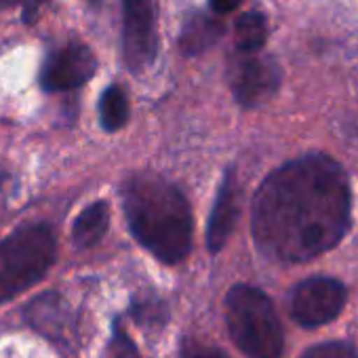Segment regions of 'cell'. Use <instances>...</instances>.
Wrapping results in <instances>:
<instances>
[{
	"label": "cell",
	"instance_id": "obj_1",
	"mask_svg": "<svg viewBox=\"0 0 358 358\" xmlns=\"http://www.w3.org/2000/svg\"><path fill=\"white\" fill-rule=\"evenodd\" d=\"M348 173L324 154H306L266 177L253 199V241L282 264H301L333 249L350 228Z\"/></svg>",
	"mask_w": 358,
	"mask_h": 358
},
{
	"label": "cell",
	"instance_id": "obj_2",
	"mask_svg": "<svg viewBox=\"0 0 358 358\" xmlns=\"http://www.w3.org/2000/svg\"><path fill=\"white\" fill-rule=\"evenodd\" d=\"M131 234L154 257L179 264L192 249V209L186 196L158 175H133L120 188Z\"/></svg>",
	"mask_w": 358,
	"mask_h": 358
},
{
	"label": "cell",
	"instance_id": "obj_3",
	"mask_svg": "<svg viewBox=\"0 0 358 358\" xmlns=\"http://www.w3.org/2000/svg\"><path fill=\"white\" fill-rule=\"evenodd\" d=\"M226 324L230 337L249 358H280L285 333L270 297L251 287L234 285L226 295Z\"/></svg>",
	"mask_w": 358,
	"mask_h": 358
},
{
	"label": "cell",
	"instance_id": "obj_4",
	"mask_svg": "<svg viewBox=\"0 0 358 358\" xmlns=\"http://www.w3.org/2000/svg\"><path fill=\"white\" fill-rule=\"evenodd\" d=\"M55 234L49 226H24L0 241V303L34 287L53 266Z\"/></svg>",
	"mask_w": 358,
	"mask_h": 358
},
{
	"label": "cell",
	"instance_id": "obj_5",
	"mask_svg": "<svg viewBox=\"0 0 358 358\" xmlns=\"http://www.w3.org/2000/svg\"><path fill=\"white\" fill-rule=\"evenodd\" d=\"M345 301L348 291L343 282L329 276H314L293 287L289 310L297 324L314 329L335 320L345 308Z\"/></svg>",
	"mask_w": 358,
	"mask_h": 358
},
{
	"label": "cell",
	"instance_id": "obj_6",
	"mask_svg": "<svg viewBox=\"0 0 358 358\" xmlns=\"http://www.w3.org/2000/svg\"><path fill=\"white\" fill-rule=\"evenodd\" d=\"M156 5L154 0H122V53L133 72L156 59Z\"/></svg>",
	"mask_w": 358,
	"mask_h": 358
},
{
	"label": "cell",
	"instance_id": "obj_7",
	"mask_svg": "<svg viewBox=\"0 0 358 358\" xmlns=\"http://www.w3.org/2000/svg\"><path fill=\"white\" fill-rule=\"evenodd\" d=\"M280 85V68L274 57L241 53L230 66V87L243 108H255L268 101Z\"/></svg>",
	"mask_w": 358,
	"mask_h": 358
},
{
	"label": "cell",
	"instance_id": "obj_8",
	"mask_svg": "<svg viewBox=\"0 0 358 358\" xmlns=\"http://www.w3.org/2000/svg\"><path fill=\"white\" fill-rule=\"evenodd\" d=\"M97 68L95 55L89 47L72 43L51 53L41 72V87L45 91H72L93 78Z\"/></svg>",
	"mask_w": 358,
	"mask_h": 358
},
{
	"label": "cell",
	"instance_id": "obj_9",
	"mask_svg": "<svg viewBox=\"0 0 358 358\" xmlns=\"http://www.w3.org/2000/svg\"><path fill=\"white\" fill-rule=\"evenodd\" d=\"M238 205H241V190L236 184V175L234 171H228L222 179V186L217 190V199L207 226V247L211 253H220L226 247L241 213Z\"/></svg>",
	"mask_w": 358,
	"mask_h": 358
},
{
	"label": "cell",
	"instance_id": "obj_10",
	"mask_svg": "<svg viewBox=\"0 0 358 358\" xmlns=\"http://www.w3.org/2000/svg\"><path fill=\"white\" fill-rule=\"evenodd\" d=\"M110 226V207L106 201H97L91 207H87L72 226V241L80 249H89L97 245Z\"/></svg>",
	"mask_w": 358,
	"mask_h": 358
},
{
	"label": "cell",
	"instance_id": "obj_11",
	"mask_svg": "<svg viewBox=\"0 0 358 358\" xmlns=\"http://www.w3.org/2000/svg\"><path fill=\"white\" fill-rule=\"evenodd\" d=\"M222 34H224V26L217 20L196 13L186 22L182 30V38H179V47H182L184 55H199L211 49Z\"/></svg>",
	"mask_w": 358,
	"mask_h": 358
},
{
	"label": "cell",
	"instance_id": "obj_12",
	"mask_svg": "<svg viewBox=\"0 0 358 358\" xmlns=\"http://www.w3.org/2000/svg\"><path fill=\"white\" fill-rule=\"evenodd\" d=\"M234 34H236V47H238L241 53H259L262 47L268 41L266 17L262 13H257V11L243 13L236 20Z\"/></svg>",
	"mask_w": 358,
	"mask_h": 358
},
{
	"label": "cell",
	"instance_id": "obj_13",
	"mask_svg": "<svg viewBox=\"0 0 358 358\" xmlns=\"http://www.w3.org/2000/svg\"><path fill=\"white\" fill-rule=\"evenodd\" d=\"M99 116H101V127L108 133H114L127 124L129 99H127V93L118 85H112L103 91L99 99Z\"/></svg>",
	"mask_w": 358,
	"mask_h": 358
},
{
	"label": "cell",
	"instance_id": "obj_14",
	"mask_svg": "<svg viewBox=\"0 0 358 358\" xmlns=\"http://www.w3.org/2000/svg\"><path fill=\"white\" fill-rule=\"evenodd\" d=\"M299 358H358V352L348 341H324L310 345Z\"/></svg>",
	"mask_w": 358,
	"mask_h": 358
},
{
	"label": "cell",
	"instance_id": "obj_15",
	"mask_svg": "<svg viewBox=\"0 0 358 358\" xmlns=\"http://www.w3.org/2000/svg\"><path fill=\"white\" fill-rule=\"evenodd\" d=\"M112 358H139V352H137L135 343L122 331H116L114 333V339H112Z\"/></svg>",
	"mask_w": 358,
	"mask_h": 358
},
{
	"label": "cell",
	"instance_id": "obj_16",
	"mask_svg": "<svg viewBox=\"0 0 358 358\" xmlns=\"http://www.w3.org/2000/svg\"><path fill=\"white\" fill-rule=\"evenodd\" d=\"M182 358H228L220 348H213V345H203V343H196V341H190L186 343L184 352H182Z\"/></svg>",
	"mask_w": 358,
	"mask_h": 358
},
{
	"label": "cell",
	"instance_id": "obj_17",
	"mask_svg": "<svg viewBox=\"0 0 358 358\" xmlns=\"http://www.w3.org/2000/svg\"><path fill=\"white\" fill-rule=\"evenodd\" d=\"M243 0H209L211 9L217 13V15H228L232 11H236L241 7Z\"/></svg>",
	"mask_w": 358,
	"mask_h": 358
},
{
	"label": "cell",
	"instance_id": "obj_18",
	"mask_svg": "<svg viewBox=\"0 0 358 358\" xmlns=\"http://www.w3.org/2000/svg\"><path fill=\"white\" fill-rule=\"evenodd\" d=\"M15 3H20V0H0V9H3V7H13Z\"/></svg>",
	"mask_w": 358,
	"mask_h": 358
},
{
	"label": "cell",
	"instance_id": "obj_19",
	"mask_svg": "<svg viewBox=\"0 0 358 358\" xmlns=\"http://www.w3.org/2000/svg\"><path fill=\"white\" fill-rule=\"evenodd\" d=\"M0 182H3V175H0Z\"/></svg>",
	"mask_w": 358,
	"mask_h": 358
}]
</instances>
